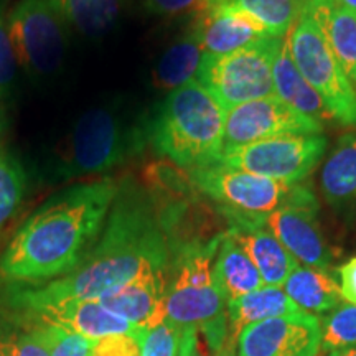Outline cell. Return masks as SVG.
Listing matches in <instances>:
<instances>
[{
	"label": "cell",
	"instance_id": "6",
	"mask_svg": "<svg viewBox=\"0 0 356 356\" xmlns=\"http://www.w3.org/2000/svg\"><path fill=\"white\" fill-rule=\"evenodd\" d=\"M190 181L218 203L231 226L266 225L267 216L287 204L315 202V195L299 184L231 170L218 163L188 172Z\"/></svg>",
	"mask_w": 356,
	"mask_h": 356
},
{
	"label": "cell",
	"instance_id": "33",
	"mask_svg": "<svg viewBox=\"0 0 356 356\" xmlns=\"http://www.w3.org/2000/svg\"><path fill=\"white\" fill-rule=\"evenodd\" d=\"M91 356H140V346L136 333L108 335L92 343Z\"/></svg>",
	"mask_w": 356,
	"mask_h": 356
},
{
	"label": "cell",
	"instance_id": "17",
	"mask_svg": "<svg viewBox=\"0 0 356 356\" xmlns=\"http://www.w3.org/2000/svg\"><path fill=\"white\" fill-rule=\"evenodd\" d=\"M259 270L264 286L282 287L299 262L266 225H238L226 231Z\"/></svg>",
	"mask_w": 356,
	"mask_h": 356
},
{
	"label": "cell",
	"instance_id": "11",
	"mask_svg": "<svg viewBox=\"0 0 356 356\" xmlns=\"http://www.w3.org/2000/svg\"><path fill=\"white\" fill-rule=\"evenodd\" d=\"M323 131V124L289 108L277 96L234 106L225 113L222 154L280 136H309Z\"/></svg>",
	"mask_w": 356,
	"mask_h": 356
},
{
	"label": "cell",
	"instance_id": "8",
	"mask_svg": "<svg viewBox=\"0 0 356 356\" xmlns=\"http://www.w3.org/2000/svg\"><path fill=\"white\" fill-rule=\"evenodd\" d=\"M284 38H262L226 55H204L197 81L225 113L244 102L275 96L273 66Z\"/></svg>",
	"mask_w": 356,
	"mask_h": 356
},
{
	"label": "cell",
	"instance_id": "9",
	"mask_svg": "<svg viewBox=\"0 0 356 356\" xmlns=\"http://www.w3.org/2000/svg\"><path fill=\"white\" fill-rule=\"evenodd\" d=\"M293 63L317 91L332 119L356 126V91L353 83L333 55L320 26L304 12L287 37Z\"/></svg>",
	"mask_w": 356,
	"mask_h": 356
},
{
	"label": "cell",
	"instance_id": "4",
	"mask_svg": "<svg viewBox=\"0 0 356 356\" xmlns=\"http://www.w3.org/2000/svg\"><path fill=\"white\" fill-rule=\"evenodd\" d=\"M154 150L186 170L220 163L225 136V109L197 79L173 89L149 119Z\"/></svg>",
	"mask_w": 356,
	"mask_h": 356
},
{
	"label": "cell",
	"instance_id": "20",
	"mask_svg": "<svg viewBox=\"0 0 356 356\" xmlns=\"http://www.w3.org/2000/svg\"><path fill=\"white\" fill-rule=\"evenodd\" d=\"M304 312L280 287L264 286L228 302V340L236 341L243 328L282 315Z\"/></svg>",
	"mask_w": 356,
	"mask_h": 356
},
{
	"label": "cell",
	"instance_id": "5",
	"mask_svg": "<svg viewBox=\"0 0 356 356\" xmlns=\"http://www.w3.org/2000/svg\"><path fill=\"white\" fill-rule=\"evenodd\" d=\"M221 236L177 248L163 299L165 320L202 332L215 353L228 340V302L213 273Z\"/></svg>",
	"mask_w": 356,
	"mask_h": 356
},
{
	"label": "cell",
	"instance_id": "1",
	"mask_svg": "<svg viewBox=\"0 0 356 356\" xmlns=\"http://www.w3.org/2000/svg\"><path fill=\"white\" fill-rule=\"evenodd\" d=\"M170 243L152 198L134 181H119L108 221L91 254L73 273L22 289L13 305L25 310L61 300H97L149 270H168Z\"/></svg>",
	"mask_w": 356,
	"mask_h": 356
},
{
	"label": "cell",
	"instance_id": "25",
	"mask_svg": "<svg viewBox=\"0 0 356 356\" xmlns=\"http://www.w3.org/2000/svg\"><path fill=\"white\" fill-rule=\"evenodd\" d=\"M320 186L325 200L332 204L356 198V132L340 137L322 168Z\"/></svg>",
	"mask_w": 356,
	"mask_h": 356
},
{
	"label": "cell",
	"instance_id": "27",
	"mask_svg": "<svg viewBox=\"0 0 356 356\" xmlns=\"http://www.w3.org/2000/svg\"><path fill=\"white\" fill-rule=\"evenodd\" d=\"M322 350L327 353L356 345V305L341 304L320 320Z\"/></svg>",
	"mask_w": 356,
	"mask_h": 356
},
{
	"label": "cell",
	"instance_id": "18",
	"mask_svg": "<svg viewBox=\"0 0 356 356\" xmlns=\"http://www.w3.org/2000/svg\"><path fill=\"white\" fill-rule=\"evenodd\" d=\"M304 12L320 26L346 76L356 83V13L333 0H309Z\"/></svg>",
	"mask_w": 356,
	"mask_h": 356
},
{
	"label": "cell",
	"instance_id": "40",
	"mask_svg": "<svg viewBox=\"0 0 356 356\" xmlns=\"http://www.w3.org/2000/svg\"><path fill=\"white\" fill-rule=\"evenodd\" d=\"M6 126H7V121H6V114H3L2 108H0V136H2L3 131H6Z\"/></svg>",
	"mask_w": 356,
	"mask_h": 356
},
{
	"label": "cell",
	"instance_id": "26",
	"mask_svg": "<svg viewBox=\"0 0 356 356\" xmlns=\"http://www.w3.org/2000/svg\"><path fill=\"white\" fill-rule=\"evenodd\" d=\"M66 20L89 38L102 37L113 29L122 0H55Z\"/></svg>",
	"mask_w": 356,
	"mask_h": 356
},
{
	"label": "cell",
	"instance_id": "7",
	"mask_svg": "<svg viewBox=\"0 0 356 356\" xmlns=\"http://www.w3.org/2000/svg\"><path fill=\"white\" fill-rule=\"evenodd\" d=\"M7 19L19 68L33 81L53 76L63 65L70 44V24L58 3L19 0Z\"/></svg>",
	"mask_w": 356,
	"mask_h": 356
},
{
	"label": "cell",
	"instance_id": "29",
	"mask_svg": "<svg viewBox=\"0 0 356 356\" xmlns=\"http://www.w3.org/2000/svg\"><path fill=\"white\" fill-rule=\"evenodd\" d=\"M33 330L47 346L50 356H91L95 341H89L78 333L38 320H35Z\"/></svg>",
	"mask_w": 356,
	"mask_h": 356
},
{
	"label": "cell",
	"instance_id": "13",
	"mask_svg": "<svg viewBox=\"0 0 356 356\" xmlns=\"http://www.w3.org/2000/svg\"><path fill=\"white\" fill-rule=\"evenodd\" d=\"M317 211V202L287 204L270 213L266 226L297 262L327 270L332 264V251L318 226Z\"/></svg>",
	"mask_w": 356,
	"mask_h": 356
},
{
	"label": "cell",
	"instance_id": "23",
	"mask_svg": "<svg viewBox=\"0 0 356 356\" xmlns=\"http://www.w3.org/2000/svg\"><path fill=\"white\" fill-rule=\"evenodd\" d=\"M203 58L204 50L202 40L197 29L191 25L188 32L173 42L159 58L154 68L155 86L173 91L186 83L195 81Z\"/></svg>",
	"mask_w": 356,
	"mask_h": 356
},
{
	"label": "cell",
	"instance_id": "32",
	"mask_svg": "<svg viewBox=\"0 0 356 356\" xmlns=\"http://www.w3.org/2000/svg\"><path fill=\"white\" fill-rule=\"evenodd\" d=\"M0 356H50L35 330L0 338Z\"/></svg>",
	"mask_w": 356,
	"mask_h": 356
},
{
	"label": "cell",
	"instance_id": "37",
	"mask_svg": "<svg viewBox=\"0 0 356 356\" xmlns=\"http://www.w3.org/2000/svg\"><path fill=\"white\" fill-rule=\"evenodd\" d=\"M215 356H236V345L233 341L226 340V343L216 351Z\"/></svg>",
	"mask_w": 356,
	"mask_h": 356
},
{
	"label": "cell",
	"instance_id": "24",
	"mask_svg": "<svg viewBox=\"0 0 356 356\" xmlns=\"http://www.w3.org/2000/svg\"><path fill=\"white\" fill-rule=\"evenodd\" d=\"M309 0H203L202 8L231 7L248 13L264 26L270 37L286 38L304 13Z\"/></svg>",
	"mask_w": 356,
	"mask_h": 356
},
{
	"label": "cell",
	"instance_id": "35",
	"mask_svg": "<svg viewBox=\"0 0 356 356\" xmlns=\"http://www.w3.org/2000/svg\"><path fill=\"white\" fill-rule=\"evenodd\" d=\"M337 275L343 300L356 305V257H351L348 262L338 267Z\"/></svg>",
	"mask_w": 356,
	"mask_h": 356
},
{
	"label": "cell",
	"instance_id": "22",
	"mask_svg": "<svg viewBox=\"0 0 356 356\" xmlns=\"http://www.w3.org/2000/svg\"><path fill=\"white\" fill-rule=\"evenodd\" d=\"M282 289L302 310L312 315L330 314L343 300L337 280L327 270L315 267L297 266Z\"/></svg>",
	"mask_w": 356,
	"mask_h": 356
},
{
	"label": "cell",
	"instance_id": "16",
	"mask_svg": "<svg viewBox=\"0 0 356 356\" xmlns=\"http://www.w3.org/2000/svg\"><path fill=\"white\" fill-rule=\"evenodd\" d=\"M193 26L202 40L204 55H226L262 38H274L259 22L231 7H213L197 12Z\"/></svg>",
	"mask_w": 356,
	"mask_h": 356
},
{
	"label": "cell",
	"instance_id": "28",
	"mask_svg": "<svg viewBox=\"0 0 356 356\" xmlns=\"http://www.w3.org/2000/svg\"><path fill=\"white\" fill-rule=\"evenodd\" d=\"M25 184V172L20 163L0 150V228L19 210Z\"/></svg>",
	"mask_w": 356,
	"mask_h": 356
},
{
	"label": "cell",
	"instance_id": "30",
	"mask_svg": "<svg viewBox=\"0 0 356 356\" xmlns=\"http://www.w3.org/2000/svg\"><path fill=\"white\" fill-rule=\"evenodd\" d=\"M184 330L168 320L137 332L140 356H178Z\"/></svg>",
	"mask_w": 356,
	"mask_h": 356
},
{
	"label": "cell",
	"instance_id": "2",
	"mask_svg": "<svg viewBox=\"0 0 356 356\" xmlns=\"http://www.w3.org/2000/svg\"><path fill=\"white\" fill-rule=\"evenodd\" d=\"M119 181L106 177L71 185L48 198L13 234L0 274L35 284L73 273L99 241Z\"/></svg>",
	"mask_w": 356,
	"mask_h": 356
},
{
	"label": "cell",
	"instance_id": "31",
	"mask_svg": "<svg viewBox=\"0 0 356 356\" xmlns=\"http://www.w3.org/2000/svg\"><path fill=\"white\" fill-rule=\"evenodd\" d=\"M7 17L6 2L0 0V101L12 96L17 84V73H19V63L13 53Z\"/></svg>",
	"mask_w": 356,
	"mask_h": 356
},
{
	"label": "cell",
	"instance_id": "12",
	"mask_svg": "<svg viewBox=\"0 0 356 356\" xmlns=\"http://www.w3.org/2000/svg\"><path fill=\"white\" fill-rule=\"evenodd\" d=\"M234 345L236 356H317L320 320L307 312L262 320L243 328Z\"/></svg>",
	"mask_w": 356,
	"mask_h": 356
},
{
	"label": "cell",
	"instance_id": "34",
	"mask_svg": "<svg viewBox=\"0 0 356 356\" xmlns=\"http://www.w3.org/2000/svg\"><path fill=\"white\" fill-rule=\"evenodd\" d=\"M203 0H145L147 10L157 15H181L200 12Z\"/></svg>",
	"mask_w": 356,
	"mask_h": 356
},
{
	"label": "cell",
	"instance_id": "38",
	"mask_svg": "<svg viewBox=\"0 0 356 356\" xmlns=\"http://www.w3.org/2000/svg\"><path fill=\"white\" fill-rule=\"evenodd\" d=\"M328 356H356V345L348 346V348H340L328 353Z\"/></svg>",
	"mask_w": 356,
	"mask_h": 356
},
{
	"label": "cell",
	"instance_id": "15",
	"mask_svg": "<svg viewBox=\"0 0 356 356\" xmlns=\"http://www.w3.org/2000/svg\"><path fill=\"white\" fill-rule=\"evenodd\" d=\"M167 270H149L99 297L102 305L139 328L154 327L165 320L163 299Z\"/></svg>",
	"mask_w": 356,
	"mask_h": 356
},
{
	"label": "cell",
	"instance_id": "36",
	"mask_svg": "<svg viewBox=\"0 0 356 356\" xmlns=\"http://www.w3.org/2000/svg\"><path fill=\"white\" fill-rule=\"evenodd\" d=\"M178 356H204L202 351V345H200L198 330H195V328H186V330H184Z\"/></svg>",
	"mask_w": 356,
	"mask_h": 356
},
{
	"label": "cell",
	"instance_id": "10",
	"mask_svg": "<svg viewBox=\"0 0 356 356\" xmlns=\"http://www.w3.org/2000/svg\"><path fill=\"white\" fill-rule=\"evenodd\" d=\"M325 149L322 134L280 136L228 150L220 165L296 185L318 165Z\"/></svg>",
	"mask_w": 356,
	"mask_h": 356
},
{
	"label": "cell",
	"instance_id": "3",
	"mask_svg": "<svg viewBox=\"0 0 356 356\" xmlns=\"http://www.w3.org/2000/svg\"><path fill=\"white\" fill-rule=\"evenodd\" d=\"M147 127L149 119H136L121 101L91 108L58 144L47 167V181L60 184L122 165L144 150Z\"/></svg>",
	"mask_w": 356,
	"mask_h": 356
},
{
	"label": "cell",
	"instance_id": "14",
	"mask_svg": "<svg viewBox=\"0 0 356 356\" xmlns=\"http://www.w3.org/2000/svg\"><path fill=\"white\" fill-rule=\"evenodd\" d=\"M29 312L38 322L56 325L88 338L89 341H97L108 335L140 330L139 327L109 312L99 300H61Z\"/></svg>",
	"mask_w": 356,
	"mask_h": 356
},
{
	"label": "cell",
	"instance_id": "19",
	"mask_svg": "<svg viewBox=\"0 0 356 356\" xmlns=\"http://www.w3.org/2000/svg\"><path fill=\"white\" fill-rule=\"evenodd\" d=\"M273 79L275 96L280 101L286 102L289 108L304 115H309V118L322 124L327 119H332V114L328 113L322 97L307 83V79L302 76L299 68L293 63L287 37L284 38L282 47H280L277 56L274 60Z\"/></svg>",
	"mask_w": 356,
	"mask_h": 356
},
{
	"label": "cell",
	"instance_id": "21",
	"mask_svg": "<svg viewBox=\"0 0 356 356\" xmlns=\"http://www.w3.org/2000/svg\"><path fill=\"white\" fill-rule=\"evenodd\" d=\"M213 273L226 302L236 300L264 287L259 270L228 233H222L218 248Z\"/></svg>",
	"mask_w": 356,
	"mask_h": 356
},
{
	"label": "cell",
	"instance_id": "39",
	"mask_svg": "<svg viewBox=\"0 0 356 356\" xmlns=\"http://www.w3.org/2000/svg\"><path fill=\"white\" fill-rule=\"evenodd\" d=\"M333 2L338 3V6L348 8V10L356 13V0H333Z\"/></svg>",
	"mask_w": 356,
	"mask_h": 356
}]
</instances>
